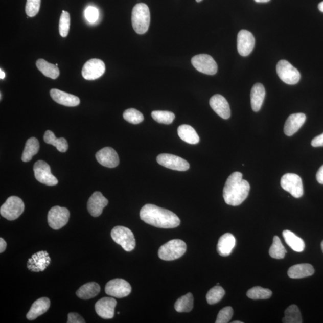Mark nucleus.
Segmentation results:
<instances>
[{"instance_id":"nucleus-1","label":"nucleus","mask_w":323,"mask_h":323,"mask_svg":"<svg viewBox=\"0 0 323 323\" xmlns=\"http://www.w3.org/2000/svg\"><path fill=\"white\" fill-rule=\"evenodd\" d=\"M140 215L145 223L163 229H172L180 224V220L176 214L155 205H145L140 211Z\"/></svg>"},{"instance_id":"nucleus-2","label":"nucleus","mask_w":323,"mask_h":323,"mask_svg":"<svg viewBox=\"0 0 323 323\" xmlns=\"http://www.w3.org/2000/svg\"><path fill=\"white\" fill-rule=\"evenodd\" d=\"M250 186L242 179V174L235 172L227 179L223 189V198L227 205L238 206L248 197Z\"/></svg>"},{"instance_id":"nucleus-3","label":"nucleus","mask_w":323,"mask_h":323,"mask_svg":"<svg viewBox=\"0 0 323 323\" xmlns=\"http://www.w3.org/2000/svg\"><path fill=\"white\" fill-rule=\"evenodd\" d=\"M132 24L133 30L139 34H145L149 30L150 13L148 6L139 3L133 7L132 12Z\"/></svg>"},{"instance_id":"nucleus-4","label":"nucleus","mask_w":323,"mask_h":323,"mask_svg":"<svg viewBox=\"0 0 323 323\" xmlns=\"http://www.w3.org/2000/svg\"><path fill=\"white\" fill-rule=\"evenodd\" d=\"M187 249V246L183 241L181 240H173L161 245L158 256L164 261H174L181 257Z\"/></svg>"},{"instance_id":"nucleus-5","label":"nucleus","mask_w":323,"mask_h":323,"mask_svg":"<svg viewBox=\"0 0 323 323\" xmlns=\"http://www.w3.org/2000/svg\"><path fill=\"white\" fill-rule=\"evenodd\" d=\"M111 236L113 241L126 251H131L136 245L135 239L132 232L124 226H116L111 230Z\"/></svg>"},{"instance_id":"nucleus-6","label":"nucleus","mask_w":323,"mask_h":323,"mask_svg":"<svg viewBox=\"0 0 323 323\" xmlns=\"http://www.w3.org/2000/svg\"><path fill=\"white\" fill-rule=\"evenodd\" d=\"M24 203L22 200L17 196H10L6 202L1 206V215L8 220H15L24 212Z\"/></svg>"},{"instance_id":"nucleus-7","label":"nucleus","mask_w":323,"mask_h":323,"mask_svg":"<svg viewBox=\"0 0 323 323\" xmlns=\"http://www.w3.org/2000/svg\"><path fill=\"white\" fill-rule=\"evenodd\" d=\"M276 73L280 79L288 85H296L301 79L300 72L286 60H280L278 62Z\"/></svg>"},{"instance_id":"nucleus-8","label":"nucleus","mask_w":323,"mask_h":323,"mask_svg":"<svg viewBox=\"0 0 323 323\" xmlns=\"http://www.w3.org/2000/svg\"><path fill=\"white\" fill-rule=\"evenodd\" d=\"M281 186L284 191L289 192L294 198H299L304 195L303 181L296 174H284L281 179Z\"/></svg>"},{"instance_id":"nucleus-9","label":"nucleus","mask_w":323,"mask_h":323,"mask_svg":"<svg viewBox=\"0 0 323 323\" xmlns=\"http://www.w3.org/2000/svg\"><path fill=\"white\" fill-rule=\"evenodd\" d=\"M69 219L70 212L65 207L55 206L48 213V224L53 229H60L67 224Z\"/></svg>"},{"instance_id":"nucleus-10","label":"nucleus","mask_w":323,"mask_h":323,"mask_svg":"<svg viewBox=\"0 0 323 323\" xmlns=\"http://www.w3.org/2000/svg\"><path fill=\"white\" fill-rule=\"evenodd\" d=\"M192 64L198 72L207 75H214L217 72L218 66L210 55L200 54L192 58Z\"/></svg>"},{"instance_id":"nucleus-11","label":"nucleus","mask_w":323,"mask_h":323,"mask_svg":"<svg viewBox=\"0 0 323 323\" xmlns=\"http://www.w3.org/2000/svg\"><path fill=\"white\" fill-rule=\"evenodd\" d=\"M35 178L42 184L55 186L58 183L57 178L51 173L50 166L43 160H38L34 166Z\"/></svg>"},{"instance_id":"nucleus-12","label":"nucleus","mask_w":323,"mask_h":323,"mask_svg":"<svg viewBox=\"0 0 323 323\" xmlns=\"http://www.w3.org/2000/svg\"><path fill=\"white\" fill-rule=\"evenodd\" d=\"M157 161L160 166L169 169L185 171L189 169L190 165L184 159L173 154L163 153L157 157Z\"/></svg>"},{"instance_id":"nucleus-13","label":"nucleus","mask_w":323,"mask_h":323,"mask_svg":"<svg viewBox=\"0 0 323 323\" xmlns=\"http://www.w3.org/2000/svg\"><path fill=\"white\" fill-rule=\"evenodd\" d=\"M132 288L125 280L117 279L110 281L105 287V291L108 296L117 298L128 296L131 293Z\"/></svg>"},{"instance_id":"nucleus-14","label":"nucleus","mask_w":323,"mask_h":323,"mask_svg":"<svg viewBox=\"0 0 323 323\" xmlns=\"http://www.w3.org/2000/svg\"><path fill=\"white\" fill-rule=\"evenodd\" d=\"M105 71L104 62L99 59H91L83 65L82 76L87 80H94L103 76Z\"/></svg>"},{"instance_id":"nucleus-15","label":"nucleus","mask_w":323,"mask_h":323,"mask_svg":"<svg viewBox=\"0 0 323 323\" xmlns=\"http://www.w3.org/2000/svg\"><path fill=\"white\" fill-rule=\"evenodd\" d=\"M255 38L253 35L247 30H242L237 37V49L239 54L242 57H247L255 48Z\"/></svg>"},{"instance_id":"nucleus-16","label":"nucleus","mask_w":323,"mask_h":323,"mask_svg":"<svg viewBox=\"0 0 323 323\" xmlns=\"http://www.w3.org/2000/svg\"><path fill=\"white\" fill-rule=\"evenodd\" d=\"M51 259L47 251H41L34 254L27 263V268L32 272L44 271L50 265Z\"/></svg>"},{"instance_id":"nucleus-17","label":"nucleus","mask_w":323,"mask_h":323,"mask_svg":"<svg viewBox=\"0 0 323 323\" xmlns=\"http://www.w3.org/2000/svg\"><path fill=\"white\" fill-rule=\"evenodd\" d=\"M96 156L98 163L105 167L115 168L119 164V158L117 152L110 147H104L98 151Z\"/></svg>"},{"instance_id":"nucleus-18","label":"nucleus","mask_w":323,"mask_h":323,"mask_svg":"<svg viewBox=\"0 0 323 323\" xmlns=\"http://www.w3.org/2000/svg\"><path fill=\"white\" fill-rule=\"evenodd\" d=\"M117 301L113 297H103L98 301L95 306L97 314L104 319L114 317V309Z\"/></svg>"},{"instance_id":"nucleus-19","label":"nucleus","mask_w":323,"mask_h":323,"mask_svg":"<svg viewBox=\"0 0 323 323\" xmlns=\"http://www.w3.org/2000/svg\"><path fill=\"white\" fill-rule=\"evenodd\" d=\"M108 203V199L100 192H96L90 196L87 202V210L91 216L94 217H99Z\"/></svg>"},{"instance_id":"nucleus-20","label":"nucleus","mask_w":323,"mask_h":323,"mask_svg":"<svg viewBox=\"0 0 323 323\" xmlns=\"http://www.w3.org/2000/svg\"><path fill=\"white\" fill-rule=\"evenodd\" d=\"M210 105L220 117L224 119H227L230 117L229 104L226 98L221 95L216 94L211 98Z\"/></svg>"},{"instance_id":"nucleus-21","label":"nucleus","mask_w":323,"mask_h":323,"mask_svg":"<svg viewBox=\"0 0 323 323\" xmlns=\"http://www.w3.org/2000/svg\"><path fill=\"white\" fill-rule=\"evenodd\" d=\"M306 115L304 113H294L287 118L284 125V132L287 136H292L296 133L306 121Z\"/></svg>"},{"instance_id":"nucleus-22","label":"nucleus","mask_w":323,"mask_h":323,"mask_svg":"<svg viewBox=\"0 0 323 323\" xmlns=\"http://www.w3.org/2000/svg\"><path fill=\"white\" fill-rule=\"evenodd\" d=\"M51 96L56 103L67 107H76L79 105L80 101L79 97L57 89L50 91Z\"/></svg>"},{"instance_id":"nucleus-23","label":"nucleus","mask_w":323,"mask_h":323,"mask_svg":"<svg viewBox=\"0 0 323 323\" xmlns=\"http://www.w3.org/2000/svg\"><path fill=\"white\" fill-rule=\"evenodd\" d=\"M51 306V301L47 297H41L34 302L27 314L29 320H34L48 311Z\"/></svg>"},{"instance_id":"nucleus-24","label":"nucleus","mask_w":323,"mask_h":323,"mask_svg":"<svg viewBox=\"0 0 323 323\" xmlns=\"http://www.w3.org/2000/svg\"><path fill=\"white\" fill-rule=\"evenodd\" d=\"M265 89L261 83H256L251 91V105L252 110L258 112L262 106L265 97Z\"/></svg>"},{"instance_id":"nucleus-25","label":"nucleus","mask_w":323,"mask_h":323,"mask_svg":"<svg viewBox=\"0 0 323 323\" xmlns=\"http://www.w3.org/2000/svg\"><path fill=\"white\" fill-rule=\"evenodd\" d=\"M314 267L308 263H302L290 267L288 270V275L291 279H299L314 274Z\"/></svg>"},{"instance_id":"nucleus-26","label":"nucleus","mask_w":323,"mask_h":323,"mask_svg":"<svg viewBox=\"0 0 323 323\" xmlns=\"http://www.w3.org/2000/svg\"><path fill=\"white\" fill-rule=\"evenodd\" d=\"M236 240L233 234L226 233L222 235L219 239L217 244V251L223 257L231 254L235 246Z\"/></svg>"},{"instance_id":"nucleus-27","label":"nucleus","mask_w":323,"mask_h":323,"mask_svg":"<svg viewBox=\"0 0 323 323\" xmlns=\"http://www.w3.org/2000/svg\"><path fill=\"white\" fill-rule=\"evenodd\" d=\"M177 131L179 137L186 143L196 145L200 141L197 132L190 125H182L179 126Z\"/></svg>"},{"instance_id":"nucleus-28","label":"nucleus","mask_w":323,"mask_h":323,"mask_svg":"<svg viewBox=\"0 0 323 323\" xmlns=\"http://www.w3.org/2000/svg\"><path fill=\"white\" fill-rule=\"evenodd\" d=\"M101 287L96 282L87 283L80 287L76 291V295L80 299L88 300L97 296L100 293Z\"/></svg>"},{"instance_id":"nucleus-29","label":"nucleus","mask_w":323,"mask_h":323,"mask_svg":"<svg viewBox=\"0 0 323 323\" xmlns=\"http://www.w3.org/2000/svg\"><path fill=\"white\" fill-rule=\"evenodd\" d=\"M283 235L287 244L294 251L300 252L304 250L305 244L303 239L289 230H284Z\"/></svg>"},{"instance_id":"nucleus-30","label":"nucleus","mask_w":323,"mask_h":323,"mask_svg":"<svg viewBox=\"0 0 323 323\" xmlns=\"http://www.w3.org/2000/svg\"><path fill=\"white\" fill-rule=\"evenodd\" d=\"M36 66L45 77L52 79H57L60 73L57 65L51 64L43 59H38Z\"/></svg>"},{"instance_id":"nucleus-31","label":"nucleus","mask_w":323,"mask_h":323,"mask_svg":"<svg viewBox=\"0 0 323 323\" xmlns=\"http://www.w3.org/2000/svg\"><path fill=\"white\" fill-rule=\"evenodd\" d=\"M44 140L45 143L55 146L59 152L64 153L68 149L67 141L64 138L57 139L54 132L49 130L45 132Z\"/></svg>"},{"instance_id":"nucleus-32","label":"nucleus","mask_w":323,"mask_h":323,"mask_svg":"<svg viewBox=\"0 0 323 323\" xmlns=\"http://www.w3.org/2000/svg\"><path fill=\"white\" fill-rule=\"evenodd\" d=\"M40 144L36 138L31 137L27 140L22 156V160L25 163L30 161L33 157L38 152Z\"/></svg>"},{"instance_id":"nucleus-33","label":"nucleus","mask_w":323,"mask_h":323,"mask_svg":"<svg viewBox=\"0 0 323 323\" xmlns=\"http://www.w3.org/2000/svg\"><path fill=\"white\" fill-rule=\"evenodd\" d=\"M194 308V296L191 293L182 296L175 302L174 308L178 312H189Z\"/></svg>"},{"instance_id":"nucleus-34","label":"nucleus","mask_w":323,"mask_h":323,"mask_svg":"<svg viewBox=\"0 0 323 323\" xmlns=\"http://www.w3.org/2000/svg\"><path fill=\"white\" fill-rule=\"evenodd\" d=\"M283 319L284 323H302L303 319L299 308L296 305H291L285 311Z\"/></svg>"},{"instance_id":"nucleus-35","label":"nucleus","mask_w":323,"mask_h":323,"mask_svg":"<svg viewBox=\"0 0 323 323\" xmlns=\"http://www.w3.org/2000/svg\"><path fill=\"white\" fill-rule=\"evenodd\" d=\"M287 251L281 242L279 237L275 236L273 239L272 246L269 249V253L273 259H282L285 257Z\"/></svg>"},{"instance_id":"nucleus-36","label":"nucleus","mask_w":323,"mask_h":323,"mask_svg":"<svg viewBox=\"0 0 323 323\" xmlns=\"http://www.w3.org/2000/svg\"><path fill=\"white\" fill-rule=\"evenodd\" d=\"M272 295L271 290L259 286L251 288L247 293V296L253 300L268 299Z\"/></svg>"},{"instance_id":"nucleus-37","label":"nucleus","mask_w":323,"mask_h":323,"mask_svg":"<svg viewBox=\"0 0 323 323\" xmlns=\"http://www.w3.org/2000/svg\"><path fill=\"white\" fill-rule=\"evenodd\" d=\"M225 294V291L219 286H216L211 289L207 293L206 299L207 303L210 305H214L218 303Z\"/></svg>"},{"instance_id":"nucleus-38","label":"nucleus","mask_w":323,"mask_h":323,"mask_svg":"<svg viewBox=\"0 0 323 323\" xmlns=\"http://www.w3.org/2000/svg\"><path fill=\"white\" fill-rule=\"evenodd\" d=\"M152 117L154 121L159 124L166 125L172 124L175 118L173 112L168 111H153Z\"/></svg>"},{"instance_id":"nucleus-39","label":"nucleus","mask_w":323,"mask_h":323,"mask_svg":"<svg viewBox=\"0 0 323 323\" xmlns=\"http://www.w3.org/2000/svg\"><path fill=\"white\" fill-rule=\"evenodd\" d=\"M123 117L125 121L132 124H139L144 121V116L135 108H129L124 111Z\"/></svg>"},{"instance_id":"nucleus-40","label":"nucleus","mask_w":323,"mask_h":323,"mask_svg":"<svg viewBox=\"0 0 323 323\" xmlns=\"http://www.w3.org/2000/svg\"><path fill=\"white\" fill-rule=\"evenodd\" d=\"M70 27V15L68 12L63 10L59 19V34L62 37L68 36Z\"/></svg>"},{"instance_id":"nucleus-41","label":"nucleus","mask_w":323,"mask_h":323,"mask_svg":"<svg viewBox=\"0 0 323 323\" xmlns=\"http://www.w3.org/2000/svg\"><path fill=\"white\" fill-rule=\"evenodd\" d=\"M41 0H27L26 12L28 16L34 17L39 12Z\"/></svg>"},{"instance_id":"nucleus-42","label":"nucleus","mask_w":323,"mask_h":323,"mask_svg":"<svg viewBox=\"0 0 323 323\" xmlns=\"http://www.w3.org/2000/svg\"><path fill=\"white\" fill-rule=\"evenodd\" d=\"M234 315L233 308L231 307H224L219 312L216 319V323L229 322Z\"/></svg>"},{"instance_id":"nucleus-43","label":"nucleus","mask_w":323,"mask_h":323,"mask_svg":"<svg viewBox=\"0 0 323 323\" xmlns=\"http://www.w3.org/2000/svg\"><path fill=\"white\" fill-rule=\"evenodd\" d=\"M85 16L90 23L96 22L99 17V11L95 7L89 6L85 10Z\"/></svg>"},{"instance_id":"nucleus-44","label":"nucleus","mask_w":323,"mask_h":323,"mask_svg":"<svg viewBox=\"0 0 323 323\" xmlns=\"http://www.w3.org/2000/svg\"><path fill=\"white\" fill-rule=\"evenodd\" d=\"M68 323H85V321L81 317V316L77 313H70L68 315Z\"/></svg>"},{"instance_id":"nucleus-45","label":"nucleus","mask_w":323,"mask_h":323,"mask_svg":"<svg viewBox=\"0 0 323 323\" xmlns=\"http://www.w3.org/2000/svg\"><path fill=\"white\" fill-rule=\"evenodd\" d=\"M311 145L314 147L323 146V133L312 140Z\"/></svg>"},{"instance_id":"nucleus-46","label":"nucleus","mask_w":323,"mask_h":323,"mask_svg":"<svg viewBox=\"0 0 323 323\" xmlns=\"http://www.w3.org/2000/svg\"><path fill=\"white\" fill-rule=\"evenodd\" d=\"M316 178L319 184H323V166H322L318 170Z\"/></svg>"},{"instance_id":"nucleus-47","label":"nucleus","mask_w":323,"mask_h":323,"mask_svg":"<svg viewBox=\"0 0 323 323\" xmlns=\"http://www.w3.org/2000/svg\"><path fill=\"white\" fill-rule=\"evenodd\" d=\"M7 243L4 240V239L2 238H0V252H1V253L5 251Z\"/></svg>"},{"instance_id":"nucleus-48","label":"nucleus","mask_w":323,"mask_h":323,"mask_svg":"<svg viewBox=\"0 0 323 323\" xmlns=\"http://www.w3.org/2000/svg\"><path fill=\"white\" fill-rule=\"evenodd\" d=\"M318 8L319 11L323 13V2L319 3L318 6Z\"/></svg>"},{"instance_id":"nucleus-49","label":"nucleus","mask_w":323,"mask_h":323,"mask_svg":"<svg viewBox=\"0 0 323 323\" xmlns=\"http://www.w3.org/2000/svg\"><path fill=\"white\" fill-rule=\"evenodd\" d=\"M5 77V73L4 72H3V70L1 69L0 70V79H3Z\"/></svg>"},{"instance_id":"nucleus-50","label":"nucleus","mask_w":323,"mask_h":323,"mask_svg":"<svg viewBox=\"0 0 323 323\" xmlns=\"http://www.w3.org/2000/svg\"><path fill=\"white\" fill-rule=\"evenodd\" d=\"M255 1L256 3H268L271 1V0H255Z\"/></svg>"},{"instance_id":"nucleus-51","label":"nucleus","mask_w":323,"mask_h":323,"mask_svg":"<svg viewBox=\"0 0 323 323\" xmlns=\"http://www.w3.org/2000/svg\"><path fill=\"white\" fill-rule=\"evenodd\" d=\"M233 323H243V322L240 321H235L233 322Z\"/></svg>"},{"instance_id":"nucleus-52","label":"nucleus","mask_w":323,"mask_h":323,"mask_svg":"<svg viewBox=\"0 0 323 323\" xmlns=\"http://www.w3.org/2000/svg\"><path fill=\"white\" fill-rule=\"evenodd\" d=\"M321 250L323 252V241H322L321 244Z\"/></svg>"},{"instance_id":"nucleus-53","label":"nucleus","mask_w":323,"mask_h":323,"mask_svg":"<svg viewBox=\"0 0 323 323\" xmlns=\"http://www.w3.org/2000/svg\"><path fill=\"white\" fill-rule=\"evenodd\" d=\"M196 2H197L198 3L201 2L202 1V0H196Z\"/></svg>"}]
</instances>
